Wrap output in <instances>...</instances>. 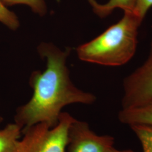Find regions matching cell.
<instances>
[{
  "mask_svg": "<svg viewBox=\"0 0 152 152\" xmlns=\"http://www.w3.org/2000/svg\"><path fill=\"white\" fill-rule=\"evenodd\" d=\"M38 51L40 56L46 60V68L32 73L29 85L33 90L32 96L17 109L15 123L22 133L39 123L53 128L58 124L61 110L65 105L90 104L96 100L93 94L79 90L70 80L65 62L71 49L61 51L53 44L43 42Z\"/></svg>",
  "mask_w": 152,
  "mask_h": 152,
  "instance_id": "6da1fadb",
  "label": "cell"
},
{
  "mask_svg": "<svg viewBox=\"0 0 152 152\" xmlns=\"http://www.w3.org/2000/svg\"><path fill=\"white\" fill-rule=\"evenodd\" d=\"M142 20L132 11H125L117 23L91 41L77 49L84 61L106 66H121L136 52L138 30Z\"/></svg>",
  "mask_w": 152,
  "mask_h": 152,
  "instance_id": "7a4b0ae2",
  "label": "cell"
},
{
  "mask_svg": "<svg viewBox=\"0 0 152 152\" xmlns=\"http://www.w3.org/2000/svg\"><path fill=\"white\" fill-rule=\"evenodd\" d=\"M76 120L68 113H61L59 122L51 128L45 123L29 127L23 134L14 152H66L68 131Z\"/></svg>",
  "mask_w": 152,
  "mask_h": 152,
  "instance_id": "3957f363",
  "label": "cell"
},
{
  "mask_svg": "<svg viewBox=\"0 0 152 152\" xmlns=\"http://www.w3.org/2000/svg\"><path fill=\"white\" fill-rule=\"evenodd\" d=\"M122 108L145 103L152 100V42L147 60L126 77L123 83Z\"/></svg>",
  "mask_w": 152,
  "mask_h": 152,
  "instance_id": "277c9868",
  "label": "cell"
},
{
  "mask_svg": "<svg viewBox=\"0 0 152 152\" xmlns=\"http://www.w3.org/2000/svg\"><path fill=\"white\" fill-rule=\"evenodd\" d=\"M114 142L112 136L98 135L86 122L75 120L69 129L68 152H107Z\"/></svg>",
  "mask_w": 152,
  "mask_h": 152,
  "instance_id": "5b68a950",
  "label": "cell"
},
{
  "mask_svg": "<svg viewBox=\"0 0 152 152\" xmlns=\"http://www.w3.org/2000/svg\"><path fill=\"white\" fill-rule=\"evenodd\" d=\"M118 118L121 123L129 126L135 125L152 126V100L136 107L122 109Z\"/></svg>",
  "mask_w": 152,
  "mask_h": 152,
  "instance_id": "8992f818",
  "label": "cell"
},
{
  "mask_svg": "<svg viewBox=\"0 0 152 152\" xmlns=\"http://www.w3.org/2000/svg\"><path fill=\"white\" fill-rule=\"evenodd\" d=\"M93 8V10L98 16L104 18L108 16L116 9L125 11L134 10L136 0H109L104 4L98 3L95 0H88Z\"/></svg>",
  "mask_w": 152,
  "mask_h": 152,
  "instance_id": "52a82bcc",
  "label": "cell"
},
{
  "mask_svg": "<svg viewBox=\"0 0 152 152\" xmlns=\"http://www.w3.org/2000/svg\"><path fill=\"white\" fill-rule=\"evenodd\" d=\"M21 131L22 129L16 123L0 130V152H14Z\"/></svg>",
  "mask_w": 152,
  "mask_h": 152,
  "instance_id": "ba28073f",
  "label": "cell"
},
{
  "mask_svg": "<svg viewBox=\"0 0 152 152\" xmlns=\"http://www.w3.org/2000/svg\"><path fill=\"white\" fill-rule=\"evenodd\" d=\"M130 127L140 142L142 152H152V126L135 125Z\"/></svg>",
  "mask_w": 152,
  "mask_h": 152,
  "instance_id": "9c48e42d",
  "label": "cell"
},
{
  "mask_svg": "<svg viewBox=\"0 0 152 152\" xmlns=\"http://www.w3.org/2000/svg\"><path fill=\"white\" fill-rule=\"evenodd\" d=\"M1 1L6 6L18 4L26 5L31 8L33 12L40 16H44L47 12V6L45 0H1Z\"/></svg>",
  "mask_w": 152,
  "mask_h": 152,
  "instance_id": "30bf717a",
  "label": "cell"
},
{
  "mask_svg": "<svg viewBox=\"0 0 152 152\" xmlns=\"http://www.w3.org/2000/svg\"><path fill=\"white\" fill-rule=\"evenodd\" d=\"M0 22L10 29L15 31L19 26V22L16 14L7 9L0 0Z\"/></svg>",
  "mask_w": 152,
  "mask_h": 152,
  "instance_id": "8fae6325",
  "label": "cell"
},
{
  "mask_svg": "<svg viewBox=\"0 0 152 152\" xmlns=\"http://www.w3.org/2000/svg\"><path fill=\"white\" fill-rule=\"evenodd\" d=\"M152 7V0H136L134 12L143 20L147 12Z\"/></svg>",
  "mask_w": 152,
  "mask_h": 152,
  "instance_id": "7c38bea8",
  "label": "cell"
},
{
  "mask_svg": "<svg viewBox=\"0 0 152 152\" xmlns=\"http://www.w3.org/2000/svg\"><path fill=\"white\" fill-rule=\"evenodd\" d=\"M107 152H135L131 150H126V151H119L116 149H115L114 147L110 149Z\"/></svg>",
  "mask_w": 152,
  "mask_h": 152,
  "instance_id": "4fadbf2b",
  "label": "cell"
},
{
  "mask_svg": "<svg viewBox=\"0 0 152 152\" xmlns=\"http://www.w3.org/2000/svg\"><path fill=\"white\" fill-rule=\"evenodd\" d=\"M2 120H3V118L1 117H0V122H1L2 121Z\"/></svg>",
  "mask_w": 152,
  "mask_h": 152,
  "instance_id": "5bb4252c",
  "label": "cell"
}]
</instances>
